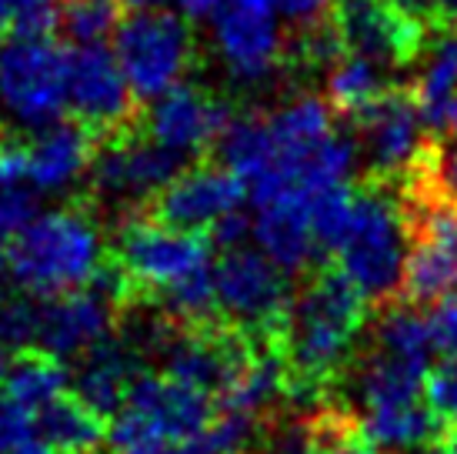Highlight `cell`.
Wrapping results in <instances>:
<instances>
[{
    "label": "cell",
    "mask_w": 457,
    "mask_h": 454,
    "mask_svg": "<svg viewBox=\"0 0 457 454\" xmlns=\"http://www.w3.org/2000/svg\"><path fill=\"white\" fill-rule=\"evenodd\" d=\"M368 311V301L341 267L320 265L311 278H304L284 328L291 411L314 415L328 404L330 388L361 351Z\"/></svg>",
    "instance_id": "6da1fadb"
},
{
    "label": "cell",
    "mask_w": 457,
    "mask_h": 454,
    "mask_svg": "<svg viewBox=\"0 0 457 454\" xmlns=\"http://www.w3.org/2000/svg\"><path fill=\"white\" fill-rule=\"evenodd\" d=\"M111 257L97 207L84 198L37 214L11 238V281L34 298L84 290Z\"/></svg>",
    "instance_id": "7a4b0ae2"
},
{
    "label": "cell",
    "mask_w": 457,
    "mask_h": 454,
    "mask_svg": "<svg viewBox=\"0 0 457 454\" xmlns=\"http://www.w3.org/2000/svg\"><path fill=\"white\" fill-rule=\"evenodd\" d=\"M334 257L370 311H384L404 301L411 231L394 184H381L370 177L357 184L351 224Z\"/></svg>",
    "instance_id": "3957f363"
},
{
    "label": "cell",
    "mask_w": 457,
    "mask_h": 454,
    "mask_svg": "<svg viewBox=\"0 0 457 454\" xmlns=\"http://www.w3.org/2000/svg\"><path fill=\"white\" fill-rule=\"evenodd\" d=\"M217 417V401L164 371H140L107 421V454H180Z\"/></svg>",
    "instance_id": "277c9868"
},
{
    "label": "cell",
    "mask_w": 457,
    "mask_h": 454,
    "mask_svg": "<svg viewBox=\"0 0 457 454\" xmlns=\"http://www.w3.org/2000/svg\"><path fill=\"white\" fill-rule=\"evenodd\" d=\"M217 307L224 324L241 331L254 348H280L297 290L261 248L224 251L214 265Z\"/></svg>",
    "instance_id": "5b68a950"
},
{
    "label": "cell",
    "mask_w": 457,
    "mask_h": 454,
    "mask_svg": "<svg viewBox=\"0 0 457 454\" xmlns=\"http://www.w3.org/2000/svg\"><path fill=\"white\" fill-rule=\"evenodd\" d=\"M187 167L184 154L161 147L154 138L144 134V127L97 140V154L90 164L87 201L104 211L114 207L120 221L130 214L147 211L151 201Z\"/></svg>",
    "instance_id": "8992f818"
},
{
    "label": "cell",
    "mask_w": 457,
    "mask_h": 454,
    "mask_svg": "<svg viewBox=\"0 0 457 454\" xmlns=\"http://www.w3.org/2000/svg\"><path fill=\"white\" fill-rule=\"evenodd\" d=\"M114 54L137 101L151 104L184 84L197 61V40L187 17L174 11L130 13L114 34Z\"/></svg>",
    "instance_id": "52a82bcc"
},
{
    "label": "cell",
    "mask_w": 457,
    "mask_h": 454,
    "mask_svg": "<svg viewBox=\"0 0 457 454\" xmlns=\"http://www.w3.org/2000/svg\"><path fill=\"white\" fill-rule=\"evenodd\" d=\"M0 107L37 134L64 121L67 51L51 34L0 44Z\"/></svg>",
    "instance_id": "ba28073f"
},
{
    "label": "cell",
    "mask_w": 457,
    "mask_h": 454,
    "mask_svg": "<svg viewBox=\"0 0 457 454\" xmlns=\"http://www.w3.org/2000/svg\"><path fill=\"white\" fill-rule=\"evenodd\" d=\"M347 124L357 140V154L368 164V177L381 184H404L437 138L424 124L411 88L401 84H391Z\"/></svg>",
    "instance_id": "9c48e42d"
},
{
    "label": "cell",
    "mask_w": 457,
    "mask_h": 454,
    "mask_svg": "<svg viewBox=\"0 0 457 454\" xmlns=\"http://www.w3.org/2000/svg\"><path fill=\"white\" fill-rule=\"evenodd\" d=\"M211 251L214 244L207 240V234H187L140 211L117 221L111 257L124 267L140 298H154L174 288L178 281L191 278L194 271L211 267Z\"/></svg>",
    "instance_id": "30bf717a"
},
{
    "label": "cell",
    "mask_w": 457,
    "mask_h": 454,
    "mask_svg": "<svg viewBox=\"0 0 457 454\" xmlns=\"http://www.w3.org/2000/svg\"><path fill=\"white\" fill-rule=\"evenodd\" d=\"M397 198L411 231L404 301L428 311L457 290V207L424 190L397 188Z\"/></svg>",
    "instance_id": "8fae6325"
},
{
    "label": "cell",
    "mask_w": 457,
    "mask_h": 454,
    "mask_svg": "<svg viewBox=\"0 0 457 454\" xmlns=\"http://www.w3.org/2000/svg\"><path fill=\"white\" fill-rule=\"evenodd\" d=\"M278 0H224L214 21V51L241 88H264L287 67V44L278 24Z\"/></svg>",
    "instance_id": "7c38bea8"
},
{
    "label": "cell",
    "mask_w": 457,
    "mask_h": 454,
    "mask_svg": "<svg viewBox=\"0 0 457 454\" xmlns=\"http://www.w3.org/2000/svg\"><path fill=\"white\" fill-rule=\"evenodd\" d=\"M67 111L97 140L140 127V101L107 44L67 51Z\"/></svg>",
    "instance_id": "4fadbf2b"
},
{
    "label": "cell",
    "mask_w": 457,
    "mask_h": 454,
    "mask_svg": "<svg viewBox=\"0 0 457 454\" xmlns=\"http://www.w3.org/2000/svg\"><path fill=\"white\" fill-rule=\"evenodd\" d=\"M330 17L341 30L347 54L378 63L381 71H401L420 61L434 38L424 27L404 21L384 0H334Z\"/></svg>",
    "instance_id": "5bb4252c"
},
{
    "label": "cell",
    "mask_w": 457,
    "mask_h": 454,
    "mask_svg": "<svg viewBox=\"0 0 457 454\" xmlns=\"http://www.w3.org/2000/svg\"><path fill=\"white\" fill-rule=\"evenodd\" d=\"M230 121H234V111L224 97L184 80L174 90H167L164 97L151 101V107L140 117V127L161 147L194 161L201 154L214 151Z\"/></svg>",
    "instance_id": "9a60e30c"
},
{
    "label": "cell",
    "mask_w": 457,
    "mask_h": 454,
    "mask_svg": "<svg viewBox=\"0 0 457 454\" xmlns=\"http://www.w3.org/2000/svg\"><path fill=\"white\" fill-rule=\"evenodd\" d=\"M247 184L224 164H191L167 184L144 214L187 234H211L217 221L241 211Z\"/></svg>",
    "instance_id": "2e32d148"
},
{
    "label": "cell",
    "mask_w": 457,
    "mask_h": 454,
    "mask_svg": "<svg viewBox=\"0 0 457 454\" xmlns=\"http://www.w3.org/2000/svg\"><path fill=\"white\" fill-rule=\"evenodd\" d=\"M117 317H120V311L94 288L57 294V298H40L37 351L51 354L67 365L71 357H80L94 344L111 338Z\"/></svg>",
    "instance_id": "e0dca14e"
},
{
    "label": "cell",
    "mask_w": 457,
    "mask_h": 454,
    "mask_svg": "<svg viewBox=\"0 0 457 454\" xmlns=\"http://www.w3.org/2000/svg\"><path fill=\"white\" fill-rule=\"evenodd\" d=\"M140 371L144 367H140L137 348L124 334H111L77 357V367L71 374V394H77L94 415L111 421L128 404L130 384L137 381Z\"/></svg>",
    "instance_id": "ac0fdd59"
},
{
    "label": "cell",
    "mask_w": 457,
    "mask_h": 454,
    "mask_svg": "<svg viewBox=\"0 0 457 454\" xmlns=\"http://www.w3.org/2000/svg\"><path fill=\"white\" fill-rule=\"evenodd\" d=\"M254 240L291 281L311 278L320 267V248L311 231V214H307V194H287V198L257 207Z\"/></svg>",
    "instance_id": "d6986e66"
},
{
    "label": "cell",
    "mask_w": 457,
    "mask_h": 454,
    "mask_svg": "<svg viewBox=\"0 0 457 454\" xmlns=\"http://www.w3.org/2000/svg\"><path fill=\"white\" fill-rule=\"evenodd\" d=\"M97 154V134L80 121H57L27 144L30 184L37 194L67 190L87 174Z\"/></svg>",
    "instance_id": "ffe728a7"
},
{
    "label": "cell",
    "mask_w": 457,
    "mask_h": 454,
    "mask_svg": "<svg viewBox=\"0 0 457 454\" xmlns=\"http://www.w3.org/2000/svg\"><path fill=\"white\" fill-rule=\"evenodd\" d=\"M431 134L445 138L457 114V30H437L420 54V71L407 84Z\"/></svg>",
    "instance_id": "44dd1931"
},
{
    "label": "cell",
    "mask_w": 457,
    "mask_h": 454,
    "mask_svg": "<svg viewBox=\"0 0 457 454\" xmlns=\"http://www.w3.org/2000/svg\"><path fill=\"white\" fill-rule=\"evenodd\" d=\"M357 425L378 451L381 448L384 451H437L445 434L451 431L424 398L364 411L357 417Z\"/></svg>",
    "instance_id": "7402d4cb"
},
{
    "label": "cell",
    "mask_w": 457,
    "mask_h": 454,
    "mask_svg": "<svg viewBox=\"0 0 457 454\" xmlns=\"http://www.w3.org/2000/svg\"><path fill=\"white\" fill-rule=\"evenodd\" d=\"M37 438L54 454H97L107 448V421L67 391L37 411Z\"/></svg>",
    "instance_id": "603a6c76"
},
{
    "label": "cell",
    "mask_w": 457,
    "mask_h": 454,
    "mask_svg": "<svg viewBox=\"0 0 457 454\" xmlns=\"http://www.w3.org/2000/svg\"><path fill=\"white\" fill-rule=\"evenodd\" d=\"M71 391V371L64 361H57L51 354L37 351H17L11 357V371L0 384V394H7L11 401L24 404L30 411H40L44 404Z\"/></svg>",
    "instance_id": "cb8c5ba5"
},
{
    "label": "cell",
    "mask_w": 457,
    "mask_h": 454,
    "mask_svg": "<svg viewBox=\"0 0 457 454\" xmlns=\"http://www.w3.org/2000/svg\"><path fill=\"white\" fill-rule=\"evenodd\" d=\"M384 74H387V71H381L378 63L347 54V57L328 74V94H324L328 104L334 107V114H337V121H351V117L364 111L374 97H381L384 90L391 88Z\"/></svg>",
    "instance_id": "d4e9b609"
},
{
    "label": "cell",
    "mask_w": 457,
    "mask_h": 454,
    "mask_svg": "<svg viewBox=\"0 0 457 454\" xmlns=\"http://www.w3.org/2000/svg\"><path fill=\"white\" fill-rule=\"evenodd\" d=\"M120 0H61L57 24L74 47H90L114 38L120 21Z\"/></svg>",
    "instance_id": "484cf974"
},
{
    "label": "cell",
    "mask_w": 457,
    "mask_h": 454,
    "mask_svg": "<svg viewBox=\"0 0 457 454\" xmlns=\"http://www.w3.org/2000/svg\"><path fill=\"white\" fill-rule=\"evenodd\" d=\"M351 211H354V188H351V184H334V188L307 194L311 231H314V238H318L320 254L337 251L344 231L351 224Z\"/></svg>",
    "instance_id": "4316f807"
},
{
    "label": "cell",
    "mask_w": 457,
    "mask_h": 454,
    "mask_svg": "<svg viewBox=\"0 0 457 454\" xmlns=\"http://www.w3.org/2000/svg\"><path fill=\"white\" fill-rule=\"evenodd\" d=\"M397 188L407 190H424L437 201H447L451 207H457V144L445 138H434L424 161L418 164V171L407 177L404 184Z\"/></svg>",
    "instance_id": "83f0119b"
},
{
    "label": "cell",
    "mask_w": 457,
    "mask_h": 454,
    "mask_svg": "<svg viewBox=\"0 0 457 454\" xmlns=\"http://www.w3.org/2000/svg\"><path fill=\"white\" fill-rule=\"evenodd\" d=\"M37 331H40V298L27 294V290L0 298V340L13 354L37 348Z\"/></svg>",
    "instance_id": "f1b7e54d"
},
{
    "label": "cell",
    "mask_w": 457,
    "mask_h": 454,
    "mask_svg": "<svg viewBox=\"0 0 457 454\" xmlns=\"http://www.w3.org/2000/svg\"><path fill=\"white\" fill-rule=\"evenodd\" d=\"M61 17V0H0V38L51 34Z\"/></svg>",
    "instance_id": "f546056e"
},
{
    "label": "cell",
    "mask_w": 457,
    "mask_h": 454,
    "mask_svg": "<svg viewBox=\"0 0 457 454\" xmlns=\"http://www.w3.org/2000/svg\"><path fill=\"white\" fill-rule=\"evenodd\" d=\"M424 398L434 408V415L445 421L447 428H457V357H445L441 365L431 367Z\"/></svg>",
    "instance_id": "4dcf8cb0"
},
{
    "label": "cell",
    "mask_w": 457,
    "mask_h": 454,
    "mask_svg": "<svg viewBox=\"0 0 457 454\" xmlns=\"http://www.w3.org/2000/svg\"><path fill=\"white\" fill-rule=\"evenodd\" d=\"M34 438H37V411L0 394V454H11L13 448Z\"/></svg>",
    "instance_id": "1f68e13d"
},
{
    "label": "cell",
    "mask_w": 457,
    "mask_h": 454,
    "mask_svg": "<svg viewBox=\"0 0 457 454\" xmlns=\"http://www.w3.org/2000/svg\"><path fill=\"white\" fill-rule=\"evenodd\" d=\"M34 217H37V190L30 188V184L0 190V234L13 238Z\"/></svg>",
    "instance_id": "d6a6232c"
},
{
    "label": "cell",
    "mask_w": 457,
    "mask_h": 454,
    "mask_svg": "<svg viewBox=\"0 0 457 454\" xmlns=\"http://www.w3.org/2000/svg\"><path fill=\"white\" fill-rule=\"evenodd\" d=\"M30 184V164H27V144L0 127V190ZM34 188V184H30Z\"/></svg>",
    "instance_id": "836d02e7"
},
{
    "label": "cell",
    "mask_w": 457,
    "mask_h": 454,
    "mask_svg": "<svg viewBox=\"0 0 457 454\" xmlns=\"http://www.w3.org/2000/svg\"><path fill=\"white\" fill-rule=\"evenodd\" d=\"M251 234H254V217H247L244 211H234V214H228L224 221H217L211 227L207 240L220 251H234V248H244V240Z\"/></svg>",
    "instance_id": "e575fe53"
},
{
    "label": "cell",
    "mask_w": 457,
    "mask_h": 454,
    "mask_svg": "<svg viewBox=\"0 0 457 454\" xmlns=\"http://www.w3.org/2000/svg\"><path fill=\"white\" fill-rule=\"evenodd\" d=\"M384 4H391L394 11L401 13L404 21L424 27L428 34H437V30H441V27H437V11H434V0H384Z\"/></svg>",
    "instance_id": "d590c367"
},
{
    "label": "cell",
    "mask_w": 457,
    "mask_h": 454,
    "mask_svg": "<svg viewBox=\"0 0 457 454\" xmlns=\"http://www.w3.org/2000/svg\"><path fill=\"white\" fill-rule=\"evenodd\" d=\"M334 0H278V11L284 13V17H291V21H314V17H320V13L328 11Z\"/></svg>",
    "instance_id": "8d00e7d4"
},
{
    "label": "cell",
    "mask_w": 457,
    "mask_h": 454,
    "mask_svg": "<svg viewBox=\"0 0 457 454\" xmlns=\"http://www.w3.org/2000/svg\"><path fill=\"white\" fill-rule=\"evenodd\" d=\"M178 4L187 17H214L224 0H178Z\"/></svg>",
    "instance_id": "74e56055"
},
{
    "label": "cell",
    "mask_w": 457,
    "mask_h": 454,
    "mask_svg": "<svg viewBox=\"0 0 457 454\" xmlns=\"http://www.w3.org/2000/svg\"><path fill=\"white\" fill-rule=\"evenodd\" d=\"M434 11L441 30H457V0H434Z\"/></svg>",
    "instance_id": "f35d334b"
},
{
    "label": "cell",
    "mask_w": 457,
    "mask_h": 454,
    "mask_svg": "<svg viewBox=\"0 0 457 454\" xmlns=\"http://www.w3.org/2000/svg\"><path fill=\"white\" fill-rule=\"evenodd\" d=\"M170 0H120V7H128L130 13H147V11H167Z\"/></svg>",
    "instance_id": "ab89813d"
},
{
    "label": "cell",
    "mask_w": 457,
    "mask_h": 454,
    "mask_svg": "<svg viewBox=\"0 0 457 454\" xmlns=\"http://www.w3.org/2000/svg\"><path fill=\"white\" fill-rule=\"evenodd\" d=\"M11 278V238L0 234V284Z\"/></svg>",
    "instance_id": "60d3db41"
},
{
    "label": "cell",
    "mask_w": 457,
    "mask_h": 454,
    "mask_svg": "<svg viewBox=\"0 0 457 454\" xmlns=\"http://www.w3.org/2000/svg\"><path fill=\"white\" fill-rule=\"evenodd\" d=\"M11 454H54V451L44 441H40V438H34V441H27V444H21V448H13Z\"/></svg>",
    "instance_id": "b9f144b4"
},
{
    "label": "cell",
    "mask_w": 457,
    "mask_h": 454,
    "mask_svg": "<svg viewBox=\"0 0 457 454\" xmlns=\"http://www.w3.org/2000/svg\"><path fill=\"white\" fill-rule=\"evenodd\" d=\"M11 348H7V344H4V340H0V384H4V378H7V371H11Z\"/></svg>",
    "instance_id": "7bdbcfd3"
},
{
    "label": "cell",
    "mask_w": 457,
    "mask_h": 454,
    "mask_svg": "<svg viewBox=\"0 0 457 454\" xmlns=\"http://www.w3.org/2000/svg\"><path fill=\"white\" fill-rule=\"evenodd\" d=\"M434 454H457V428H454V431H447L445 441H441V448H437Z\"/></svg>",
    "instance_id": "ee69618b"
},
{
    "label": "cell",
    "mask_w": 457,
    "mask_h": 454,
    "mask_svg": "<svg viewBox=\"0 0 457 454\" xmlns=\"http://www.w3.org/2000/svg\"><path fill=\"white\" fill-rule=\"evenodd\" d=\"M447 138H451V144H457V114L454 121H451V127H447Z\"/></svg>",
    "instance_id": "f6af8a7d"
}]
</instances>
